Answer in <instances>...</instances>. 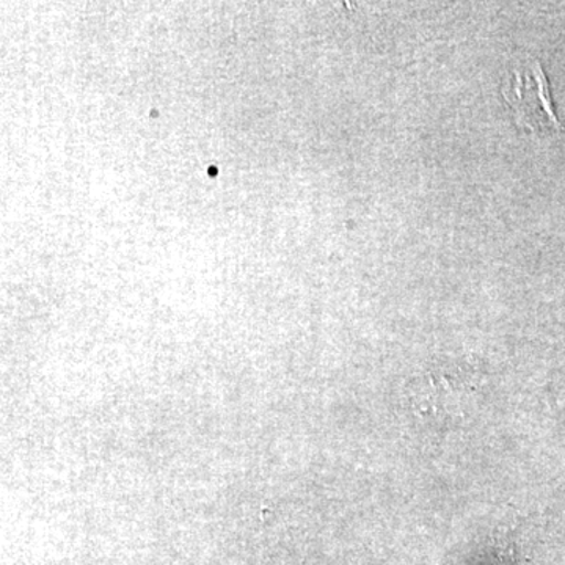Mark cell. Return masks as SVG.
Instances as JSON below:
<instances>
[{
    "instance_id": "obj_1",
    "label": "cell",
    "mask_w": 565,
    "mask_h": 565,
    "mask_svg": "<svg viewBox=\"0 0 565 565\" xmlns=\"http://www.w3.org/2000/svg\"><path fill=\"white\" fill-rule=\"evenodd\" d=\"M505 104L514 111L519 128L539 136H561L565 125L557 118L550 82L541 62H533L526 71H515L503 87Z\"/></svg>"
},
{
    "instance_id": "obj_2",
    "label": "cell",
    "mask_w": 565,
    "mask_h": 565,
    "mask_svg": "<svg viewBox=\"0 0 565 565\" xmlns=\"http://www.w3.org/2000/svg\"><path fill=\"white\" fill-rule=\"evenodd\" d=\"M476 386L471 379H463L451 371H440L430 374L427 384L419 386L418 397L422 399L424 411L441 412L449 414L451 408L459 411L467 397L473 396Z\"/></svg>"
}]
</instances>
